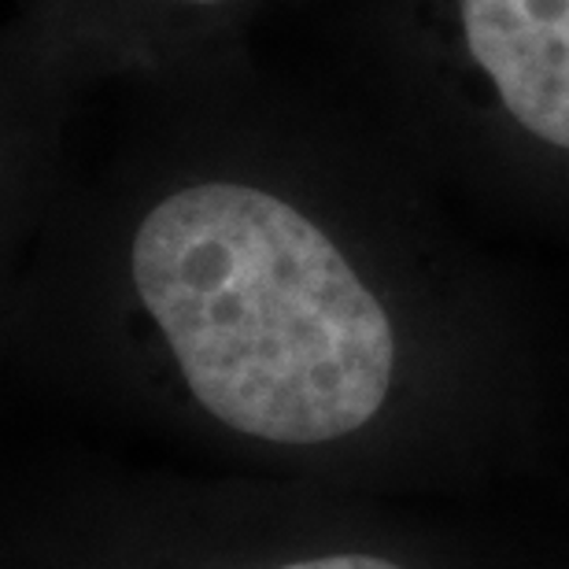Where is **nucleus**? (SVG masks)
Returning a JSON list of instances; mask_svg holds the SVG:
<instances>
[{"label":"nucleus","mask_w":569,"mask_h":569,"mask_svg":"<svg viewBox=\"0 0 569 569\" xmlns=\"http://www.w3.org/2000/svg\"><path fill=\"white\" fill-rule=\"evenodd\" d=\"M130 267L181 378L222 426L326 443L389 400V315L292 203L237 181L189 186L148 211Z\"/></svg>","instance_id":"nucleus-1"},{"label":"nucleus","mask_w":569,"mask_h":569,"mask_svg":"<svg viewBox=\"0 0 569 569\" xmlns=\"http://www.w3.org/2000/svg\"><path fill=\"white\" fill-rule=\"evenodd\" d=\"M466 44L510 119L569 152V0H459Z\"/></svg>","instance_id":"nucleus-2"},{"label":"nucleus","mask_w":569,"mask_h":569,"mask_svg":"<svg viewBox=\"0 0 569 569\" xmlns=\"http://www.w3.org/2000/svg\"><path fill=\"white\" fill-rule=\"evenodd\" d=\"M281 569H403L389 559H373V555H329V559H311V562H292Z\"/></svg>","instance_id":"nucleus-3"},{"label":"nucleus","mask_w":569,"mask_h":569,"mask_svg":"<svg viewBox=\"0 0 569 569\" xmlns=\"http://www.w3.org/2000/svg\"><path fill=\"white\" fill-rule=\"evenodd\" d=\"M192 4H214V0H192Z\"/></svg>","instance_id":"nucleus-4"}]
</instances>
